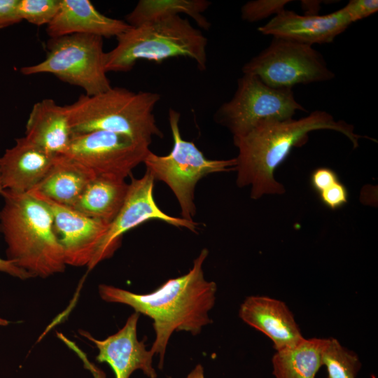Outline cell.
<instances>
[{"mask_svg": "<svg viewBox=\"0 0 378 378\" xmlns=\"http://www.w3.org/2000/svg\"><path fill=\"white\" fill-rule=\"evenodd\" d=\"M208 254L207 248H203L188 273L168 279L149 293L138 294L106 284L98 287L105 302L128 305L153 320L155 338L150 350L159 356L160 370L173 332L197 335L211 323L208 313L215 304L217 285L204 276L202 266Z\"/></svg>", "mask_w": 378, "mask_h": 378, "instance_id": "obj_1", "label": "cell"}, {"mask_svg": "<svg viewBox=\"0 0 378 378\" xmlns=\"http://www.w3.org/2000/svg\"><path fill=\"white\" fill-rule=\"evenodd\" d=\"M318 130H332L343 134L354 148L363 137L354 132L352 125L335 120L331 114L321 110L298 120H262L244 136L233 138L238 148L235 158L238 186H251V197L254 200L267 194H283L285 189L275 180V169L293 147L305 144L308 134Z\"/></svg>", "mask_w": 378, "mask_h": 378, "instance_id": "obj_2", "label": "cell"}, {"mask_svg": "<svg viewBox=\"0 0 378 378\" xmlns=\"http://www.w3.org/2000/svg\"><path fill=\"white\" fill-rule=\"evenodd\" d=\"M0 231L8 260L31 277L46 278L64 272L63 250L47 206L30 192L3 189Z\"/></svg>", "mask_w": 378, "mask_h": 378, "instance_id": "obj_3", "label": "cell"}, {"mask_svg": "<svg viewBox=\"0 0 378 378\" xmlns=\"http://www.w3.org/2000/svg\"><path fill=\"white\" fill-rule=\"evenodd\" d=\"M160 99L156 92L111 87L97 94H81L64 107L72 134L105 131L150 144L153 136H162L153 114Z\"/></svg>", "mask_w": 378, "mask_h": 378, "instance_id": "obj_4", "label": "cell"}, {"mask_svg": "<svg viewBox=\"0 0 378 378\" xmlns=\"http://www.w3.org/2000/svg\"><path fill=\"white\" fill-rule=\"evenodd\" d=\"M115 47L106 52V72L130 71L139 60L162 62L174 57L194 60L200 71L207 65V38L180 15L132 27L116 37Z\"/></svg>", "mask_w": 378, "mask_h": 378, "instance_id": "obj_5", "label": "cell"}, {"mask_svg": "<svg viewBox=\"0 0 378 378\" xmlns=\"http://www.w3.org/2000/svg\"><path fill=\"white\" fill-rule=\"evenodd\" d=\"M179 120L180 113L170 108L172 150L166 155H158L150 150L143 163L155 180L164 182L172 190L180 205L181 218L192 221L196 213L194 200L197 182L212 173L235 170L237 161L236 158H206L193 142L182 138Z\"/></svg>", "mask_w": 378, "mask_h": 378, "instance_id": "obj_6", "label": "cell"}, {"mask_svg": "<svg viewBox=\"0 0 378 378\" xmlns=\"http://www.w3.org/2000/svg\"><path fill=\"white\" fill-rule=\"evenodd\" d=\"M45 59L22 67L24 76L51 74L63 82L81 88L86 95L104 92L111 88L105 69L103 38L74 34L50 38Z\"/></svg>", "mask_w": 378, "mask_h": 378, "instance_id": "obj_7", "label": "cell"}, {"mask_svg": "<svg viewBox=\"0 0 378 378\" xmlns=\"http://www.w3.org/2000/svg\"><path fill=\"white\" fill-rule=\"evenodd\" d=\"M297 111H307L295 100L291 88H274L255 76L243 74L232 99L221 104L214 117L236 138L246 134L262 120L290 119Z\"/></svg>", "mask_w": 378, "mask_h": 378, "instance_id": "obj_8", "label": "cell"}, {"mask_svg": "<svg viewBox=\"0 0 378 378\" xmlns=\"http://www.w3.org/2000/svg\"><path fill=\"white\" fill-rule=\"evenodd\" d=\"M243 74L258 77L274 88H291L332 79L323 56L312 46L273 37L268 47L247 62Z\"/></svg>", "mask_w": 378, "mask_h": 378, "instance_id": "obj_9", "label": "cell"}, {"mask_svg": "<svg viewBox=\"0 0 378 378\" xmlns=\"http://www.w3.org/2000/svg\"><path fill=\"white\" fill-rule=\"evenodd\" d=\"M150 144L123 134L94 131L72 134L62 154L83 165L94 176L125 179L144 162Z\"/></svg>", "mask_w": 378, "mask_h": 378, "instance_id": "obj_10", "label": "cell"}, {"mask_svg": "<svg viewBox=\"0 0 378 378\" xmlns=\"http://www.w3.org/2000/svg\"><path fill=\"white\" fill-rule=\"evenodd\" d=\"M155 179L146 171L139 178H132L125 202L114 219L109 223L101 239L94 258L88 267V271L104 260L111 258L120 247L125 233L152 219L185 227L196 232L197 225L181 217L171 216L162 211L153 197Z\"/></svg>", "mask_w": 378, "mask_h": 378, "instance_id": "obj_11", "label": "cell"}, {"mask_svg": "<svg viewBox=\"0 0 378 378\" xmlns=\"http://www.w3.org/2000/svg\"><path fill=\"white\" fill-rule=\"evenodd\" d=\"M49 209L66 265L89 266L109 223L88 217L36 192L29 191Z\"/></svg>", "mask_w": 378, "mask_h": 378, "instance_id": "obj_12", "label": "cell"}, {"mask_svg": "<svg viewBox=\"0 0 378 378\" xmlns=\"http://www.w3.org/2000/svg\"><path fill=\"white\" fill-rule=\"evenodd\" d=\"M140 314L134 312L116 333L104 340H97L88 332L80 330L79 333L94 343L98 350L96 360L107 363L115 378H130L140 370L148 378H157L153 367L154 354L146 349L145 341L137 338V323Z\"/></svg>", "mask_w": 378, "mask_h": 378, "instance_id": "obj_13", "label": "cell"}, {"mask_svg": "<svg viewBox=\"0 0 378 378\" xmlns=\"http://www.w3.org/2000/svg\"><path fill=\"white\" fill-rule=\"evenodd\" d=\"M352 23L344 7L326 15H300L283 10L258 31L272 36L312 46L334 41Z\"/></svg>", "mask_w": 378, "mask_h": 378, "instance_id": "obj_14", "label": "cell"}, {"mask_svg": "<svg viewBox=\"0 0 378 378\" xmlns=\"http://www.w3.org/2000/svg\"><path fill=\"white\" fill-rule=\"evenodd\" d=\"M239 316L270 338L276 351L294 347L304 340L292 312L276 298L248 296L240 305Z\"/></svg>", "mask_w": 378, "mask_h": 378, "instance_id": "obj_15", "label": "cell"}, {"mask_svg": "<svg viewBox=\"0 0 378 378\" xmlns=\"http://www.w3.org/2000/svg\"><path fill=\"white\" fill-rule=\"evenodd\" d=\"M55 155L35 145L25 136L0 157V180L3 189L28 192L48 173Z\"/></svg>", "mask_w": 378, "mask_h": 378, "instance_id": "obj_16", "label": "cell"}, {"mask_svg": "<svg viewBox=\"0 0 378 378\" xmlns=\"http://www.w3.org/2000/svg\"><path fill=\"white\" fill-rule=\"evenodd\" d=\"M132 27L125 20L106 16L89 0H60L57 13L47 25L50 38L83 34L102 38L117 37Z\"/></svg>", "mask_w": 378, "mask_h": 378, "instance_id": "obj_17", "label": "cell"}, {"mask_svg": "<svg viewBox=\"0 0 378 378\" xmlns=\"http://www.w3.org/2000/svg\"><path fill=\"white\" fill-rule=\"evenodd\" d=\"M72 136L64 106L52 99L35 103L26 123L25 137L52 154H62L67 149Z\"/></svg>", "mask_w": 378, "mask_h": 378, "instance_id": "obj_18", "label": "cell"}, {"mask_svg": "<svg viewBox=\"0 0 378 378\" xmlns=\"http://www.w3.org/2000/svg\"><path fill=\"white\" fill-rule=\"evenodd\" d=\"M94 176L77 161L64 154H57L46 175L30 191L71 206Z\"/></svg>", "mask_w": 378, "mask_h": 378, "instance_id": "obj_19", "label": "cell"}, {"mask_svg": "<svg viewBox=\"0 0 378 378\" xmlns=\"http://www.w3.org/2000/svg\"><path fill=\"white\" fill-rule=\"evenodd\" d=\"M128 188L125 179L95 176L71 206L88 217L110 223L120 210Z\"/></svg>", "mask_w": 378, "mask_h": 378, "instance_id": "obj_20", "label": "cell"}, {"mask_svg": "<svg viewBox=\"0 0 378 378\" xmlns=\"http://www.w3.org/2000/svg\"><path fill=\"white\" fill-rule=\"evenodd\" d=\"M326 338L306 339L294 347L277 351L272 358L275 378H315L322 366Z\"/></svg>", "mask_w": 378, "mask_h": 378, "instance_id": "obj_21", "label": "cell"}, {"mask_svg": "<svg viewBox=\"0 0 378 378\" xmlns=\"http://www.w3.org/2000/svg\"><path fill=\"white\" fill-rule=\"evenodd\" d=\"M211 2L206 0H140L125 16V22L132 27L186 14L202 29L208 30L210 22L203 15Z\"/></svg>", "mask_w": 378, "mask_h": 378, "instance_id": "obj_22", "label": "cell"}, {"mask_svg": "<svg viewBox=\"0 0 378 378\" xmlns=\"http://www.w3.org/2000/svg\"><path fill=\"white\" fill-rule=\"evenodd\" d=\"M321 363L326 368L327 378H356L361 368L358 356L333 337L326 338Z\"/></svg>", "mask_w": 378, "mask_h": 378, "instance_id": "obj_23", "label": "cell"}, {"mask_svg": "<svg viewBox=\"0 0 378 378\" xmlns=\"http://www.w3.org/2000/svg\"><path fill=\"white\" fill-rule=\"evenodd\" d=\"M59 4L60 0H19L18 13L22 20L36 26L48 25L57 13Z\"/></svg>", "mask_w": 378, "mask_h": 378, "instance_id": "obj_24", "label": "cell"}, {"mask_svg": "<svg viewBox=\"0 0 378 378\" xmlns=\"http://www.w3.org/2000/svg\"><path fill=\"white\" fill-rule=\"evenodd\" d=\"M290 2V0L250 1L242 6L241 17L243 20L248 22H258L281 13Z\"/></svg>", "mask_w": 378, "mask_h": 378, "instance_id": "obj_25", "label": "cell"}, {"mask_svg": "<svg viewBox=\"0 0 378 378\" xmlns=\"http://www.w3.org/2000/svg\"><path fill=\"white\" fill-rule=\"evenodd\" d=\"M320 200L328 208L335 210L348 202V190L340 181L333 184L318 194Z\"/></svg>", "mask_w": 378, "mask_h": 378, "instance_id": "obj_26", "label": "cell"}, {"mask_svg": "<svg viewBox=\"0 0 378 378\" xmlns=\"http://www.w3.org/2000/svg\"><path fill=\"white\" fill-rule=\"evenodd\" d=\"M352 22L367 18L378 10L377 0H351L344 6Z\"/></svg>", "mask_w": 378, "mask_h": 378, "instance_id": "obj_27", "label": "cell"}, {"mask_svg": "<svg viewBox=\"0 0 378 378\" xmlns=\"http://www.w3.org/2000/svg\"><path fill=\"white\" fill-rule=\"evenodd\" d=\"M338 181H340L337 173L326 167L315 169L310 178L311 186L318 194Z\"/></svg>", "mask_w": 378, "mask_h": 378, "instance_id": "obj_28", "label": "cell"}, {"mask_svg": "<svg viewBox=\"0 0 378 378\" xmlns=\"http://www.w3.org/2000/svg\"><path fill=\"white\" fill-rule=\"evenodd\" d=\"M19 0H0V29L22 21L18 13Z\"/></svg>", "mask_w": 378, "mask_h": 378, "instance_id": "obj_29", "label": "cell"}, {"mask_svg": "<svg viewBox=\"0 0 378 378\" xmlns=\"http://www.w3.org/2000/svg\"><path fill=\"white\" fill-rule=\"evenodd\" d=\"M3 190L1 180H0V192ZM0 272L6 273L10 276H13L20 279H27L31 278V275L24 270L20 269L14 265L11 261L8 259H3L0 258Z\"/></svg>", "mask_w": 378, "mask_h": 378, "instance_id": "obj_30", "label": "cell"}, {"mask_svg": "<svg viewBox=\"0 0 378 378\" xmlns=\"http://www.w3.org/2000/svg\"><path fill=\"white\" fill-rule=\"evenodd\" d=\"M79 356L83 360L86 367L92 372L94 378H105V374L89 362L82 352L79 354Z\"/></svg>", "mask_w": 378, "mask_h": 378, "instance_id": "obj_31", "label": "cell"}, {"mask_svg": "<svg viewBox=\"0 0 378 378\" xmlns=\"http://www.w3.org/2000/svg\"><path fill=\"white\" fill-rule=\"evenodd\" d=\"M320 1H303L302 6L304 9H307V15H316L319 9Z\"/></svg>", "mask_w": 378, "mask_h": 378, "instance_id": "obj_32", "label": "cell"}, {"mask_svg": "<svg viewBox=\"0 0 378 378\" xmlns=\"http://www.w3.org/2000/svg\"><path fill=\"white\" fill-rule=\"evenodd\" d=\"M185 378H205L203 366L200 363L196 365Z\"/></svg>", "mask_w": 378, "mask_h": 378, "instance_id": "obj_33", "label": "cell"}, {"mask_svg": "<svg viewBox=\"0 0 378 378\" xmlns=\"http://www.w3.org/2000/svg\"><path fill=\"white\" fill-rule=\"evenodd\" d=\"M9 322L6 320L5 318L0 316V326H5L8 325Z\"/></svg>", "mask_w": 378, "mask_h": 378, "instance_id": "obj_34", "label": "cell"}]
</instances>
